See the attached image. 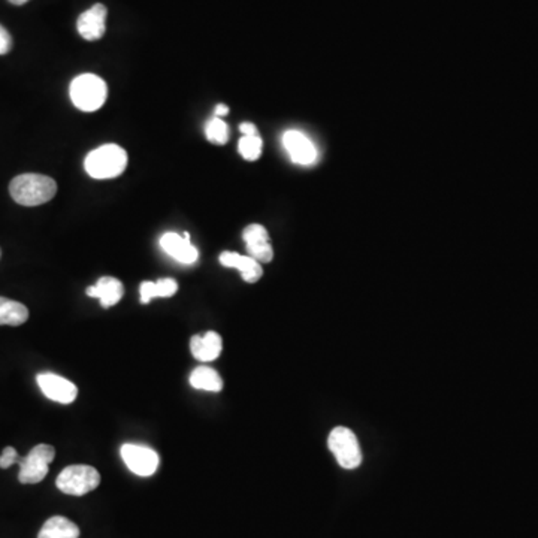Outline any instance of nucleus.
<instances>
[{"label": "nucleus", "instance_id": "1", "mask_svg": "<svg viewBox=\"0 0 538 538\" xmlns=\"http://www.w3.org/2000/svg\"><path fill=\"white\" fill-rule=\"evenodd\" d=\"M9 193L20 206L38 207L56 197L57 184L47 176L23 174L11 181Z\"/></svg>", "mask_w": 538, "mask_h": 538}, {"label": "nucleus", "instance_id": "2", "mask_svg": "<svg viewBox=\"0 0 538 538\" xmlns=\"http://www.w3.org/2000/svg\"><path fill=\"white\" fill-rule=\"evenodd\" d=\"M128 167V154L116 144L99 147L87 154L86 172L94 179H110L121 176Z\"/></svg>", "mask_w": 538, "mask_h": 538}, {"label": "nucleus", "instance_id": "3", "mask_svg": "<svg viewBox=\"0 0 538 538\" xmlns=\"http://www.w3.org/2000/svg\"><path fill=\"white\" fill-rule=\"evenodd\" d=\"M69 94L78 110L84 112L98 111L107 102V82L94 73H82L71 82Z\"/></svg>", "mask_w": 538, "mask_h": 538}, {"label": "nucleus", "instance_id": "4", "mask_svg": "<svg viewBox=\"0 0 538 538\" xmlns=\"http://www.w3.org/2000/svg\"><path fill=\"white\" fill-rule=\"evenodd\" d=\"M328 447L338 464L346 470H355L362 464V450L358 437L349 428H333L329 434Z\"/></svg>", "mask_w": 538, "mask_h": 538}, {"label": "nucleus", "instance_id": "5", "mask_svg": "<svg viewBox=\"0 0 538 538\" xmlns=\"http://www.w3.org/2000/svg\"><path fill=\"white\" fill-rule=\"evenodd\" d=\"M56 485L66 495L82 496L101 485V475L94 466H69L60 473Z\"/></svg>", "mask_w": 538, "mask_h": 538}, {"label": "nucleus", "instance_id": "6", "mask_svg": "<svg viewBox=\"0 0 538 538\" xmlns=\"http://www.w3.org/2000/svg\"><path fill=\"white\" fill-rule=\"evenodd\" d=\"M56 457V448L50 445L34 446L26 457L18 461L20 464V475L18 480L23 485H34L43 482L47 477L48 466Z\"/></svg>", "mask_w": 538, "mask_h": 538}, {"label": "nucleus", "instance_id": "7", "mask_svg": "<svg viewBox=\"0 0 538 538\" xmlns=\"http://www.w3.org/2000/svg\"><path fill=\"white\" fill-rule=\"evenodd\" d=\"M121 457L133 475L149 477L158 471L159 455L151 448L129 443L121 446Z\"/></svg>", "mask_w": 538, "mask_h": 538}, {"label": "nucleus", "instance_id": "8", "mask_svg": "<svg viewBox=\"0 0 538 538\" xmlns=\"http://www.w3.org/2000/svg\"><path fill=\"white\" fill-rule=\"evenodd\" d=\"M39 388L43 390V395L52 399V401L59 402V404H72L77 399L78 389L73 385L72 381L66 380L63 377L52 374V372H43L36 377Z\"/></svg>", "mask_w": 538, "mask_h": 538}, {"label": "nucleus", "instance_id": "9", "mask_svg": "<svg viewBox=\"0 0 538 538\" xmlns=\"http://www.w3.org/2000/svg\"><path fill=\"white\" fill-rule=\"evenodd\" d=\"M283 146L296 165H312L317 160V149L305 133L299 130H287L283 135Z\"/></svg>", "mask_w": 538, "mask_h": 538}, {"label": "nucleus", "instance_id": "10", "mask_svg": "<svg viewBox=\"0 0 538 538\" xmlns=\"http://www.w3.org/2000/svg\"><path fill=\"white\" fill-rule=\"evenodd\" d=\"M108 9L105 5L96 4L78 17V34L86 41H98L107 30Z\"/></svg>", "mask_w": 538, "mask_h": 538}, {"label": "nucleus", "instance_id": "11", "mask_svg": "<svg viewBox=\"0 0 538 538\" xmlns=\"http://www.w3.org/2000/svg\"><path fill=\"white\" fill-rule=\"evenodd\" d=\"M160 245L169 256L186 265H192L199 257L197 247L190 243V235L187 232L183 236L174 232H168L160 238Z\"/></svg>", "mask_w": 538, "mask_h": 538}, {"label": "nucleus", "instance_id": "12", "mask_svg": "<svg viewBox=\"0 0 538 538\" xmlns=\"http://www.w3.org/2000/svg\"><path fill=\"white\" fill-rule=\"evenodd\" d=\"M220 264L226 268L238 269L244 282L256 283L264 275V269L259 262L255 261L253 257L238 255V253L223 252L220 255Z\"/></svg>", "mask_w": 538, "mask_h": 538}, {"label": "nucleus", "instance_id": "13", "mask_svg": "<svg viewBox=\"0 0 538 538\" xmlns=\"http://www.w3.org/2000/svg\"><path fill=\"white\" fill-rule=\"evenodd\" d=\"M90 298H98L103 308L114 307L124 295L123 283L114 277H102L87 289Z\"/></svg>", "mask_w": 538, "mask_h": 538}, {"label": "nucleus", "instance_id": "14", "mask_svg": "<svg viewBox=\"0 0 538 538\" xmlns=\"http://www.w3.org/2000/svg\"><path fill=\"white\" fill-rule=\"evenodd\" d=\"M222 337L213 331H209L206 335H195L190 341L193 358L201 362H209L217 359L222 353Z\"/></svg>", "mask_w": 538, "mask_h": 538}, {"label": "nucleus", "instance_id": "15", "mask_svg": "<svg viewBox=\"0 0 538 538\" xmlns=\"http://www.w3.org/2000/svg\"><path fill=\"white\" fill-rule=\"evenodd\" d=\"M80 528L63 516H53L43 524L38 538H78Z\"/></svg>", "mask_w": 538, "mask_h": 538}, {"label": "nucleus", "instance_id": "16", "mask_svg": "<svg viewBox=\"0 0 538 538\" xmlns=\"http://www.w3.org/2000/svg\"><path fill=\"white\" fill-rule=\"evenodd\" d=\"M29 319V310L22 303L0 296V326H20Z\"/></svg>", "mask_w": 538, "mask_h": 538}, {"label": "nucleus", "instance_id": "17", "mask_svg": "<svg viewBox=\"0 0 538 538\" xmlns=\"http://www.w3.org/2000/svg\"><path fill=\"white\" fill-rule=\"evenodd\" d=\"M178 291V283L174 278H162L159 282H144L139 287L141 303H149L154 298H171Z\"/></svg>", "mask_w": 538, "mask_h": 538}, {"label": "nucleus", "instance_id": "18", "mask_svg": "<svg viewBox=\"0 0 538 538\" xmlns=\"http://www.w3.org/2000/svg\"><path fill=\"white\" fill-rule=\"evenodd\" d=\"M190 385L207 392H220L223 389V380L213 368L197 367L190 376Z\"/></svg>", "mask_w": 538, "mask_h": 538}, {"label": "nucleus", "instance_id": "19", "mask_svg": "<svg viewBox=\"0 0 538 538\" xmlns=\"http://www.w3.org/2000/svg\"><path fill=\"white\" fill-rule=\"evenodd\" d=\"M206 135L209 142L223 146L229 141V126L220 117H214L207 121Z\"/></svg>", "mask_w": 538, "mask_h": 538}, {"label": "nucleus", "instance_id": "20", "mask_svg": "<svg viewBox=\"0 0 538 538\" xmlns=\"http://www.w3.org/2000/svg\"><path fill=\"white\" fill-rule=\"evenodd\" d=\"M262 149H264V142H262V138L259 135L243 137L239 139V153L245 160H250V162L257 160V159L261 158Z\"/></svg>", "mask_w": 538, "mask_h": 538}, {"label": "nucleus", "instance_id": "21", "mask_svg": "<svg viewBox=\"0 0 538 538\" xmlns=\"http://www.w3.org/2000/svg\"><path fill=\"white\" fill-rule=\"evenodd\" d=\"M245 247H256L269 244V234L262 225H248L243 232Z\"/></svg>", "mask_w": 538, "mask_h": 538}, {"label": "nucleus", "instance_id": "22", "mask_svg": "<svg viewBox=\"0 0 538 538\" xmlns=\"http://www.w3.org/2000/svg\"><path fill=\"white\" fill-rule=\"evenodd\" d=\"M18 461H20V457H18L17 450L14 447H5L4 452L0 455V468L6 470L14 464H18Z\"/></svg>", "mask_w": 538, "mask_h": 538}, {"label": "nucleus", "instance_id": "23", "mask_svg": "<svg viewBox=\"0 0 538 538\" xmlns=\"http://www.w3.org/2000/svg\"><path fill=\"white\" fill-rule=\"evenodd\" d=\"M11 48H13V38H11L8 30L0 24V56L8 54Z\"/></svg>", "mask_w": 538, "mask_h": 538}, {"label": "nucleus", "instance_id": "24", "mask_svg": "<svg viewBox=\"0 0 538 538\" xmlns=\"http://www.w3.org/2000/svg\"><path fill=\"white\" fill-rule=\"evenodd\" d=\"M239 130L244 133V137H255V135H259V133H257L256 126L253 123H241Z\"/></svg>", "mask_w": 538, "mask_h": 538}, {"label": "nucleus", "instance_id": "25", "mask_svg": "<svg viewBox=\"0 0 538 538\" xmlns=\"http://www.w3.org/2000/svg\"><path fill=\"white\" fill-rule=\"evenodd\" d=\"M227 114H229V107L227 105L220 103V105L216 107V117L227 116Z\"/></svg>", "mask_w": 538, "mask_h": 538}, {"label": "nucleus", "instance_id": "26", "mask_svg": "<svg viewBox=\"0 0 538 538\" xmlns=\"http://www.w3.org/2000/svg\"><path fill=\"white\" fill-rule=\"evenodd\" d=\"M11 4L17 5V6H22V5L27 4L29 0H9Z\"/></svg>", "mask_w": 538, "mask_h": 538}, {"label": "nucleus", "instance_id": "27", "mask_svg": "<svg viewBox=\"0 0 538 538\" xmlns=\"http://www.w3.org/2000/svg\"><path fill=\"white\" fill-rule=\"evenodd\" d=\"M0 256H2V252H0Z\"/></svg>", "mask_w": 538, "mask_h": 538}]
</instances>
